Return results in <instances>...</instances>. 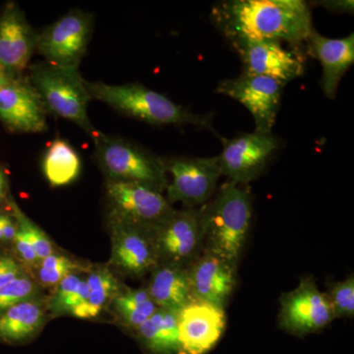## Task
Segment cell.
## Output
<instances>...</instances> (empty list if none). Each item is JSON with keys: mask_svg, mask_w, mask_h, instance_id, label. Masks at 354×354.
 Returning a JSON list of instances; mask_svg holds the SVG:
<instances>
[{"mask_svg": "<svg viewBox=\"0 0 354 354\" xmlns=\"http://www.w3.org/2000/svg\"><path fill=\"white\" fill-rule=\"evenodd\" d=\"M212 17L230 41L306 43L313 31L309 7L302 0H230L216 4Z\"/></svg>", "mask_w": 354, "mask_h": 354, "instance_id": "obj_1", "label": "cell"}, {"mask_svg": "<svg viewBox=\"0 0 354 354\" xmlns=\"http://www.w3.org/2000/svg\"><path fill=\"white\" fill-rule=\"evenodd\" d=\"M250 193L228 181L199 209L203 249L239 265L252 223Z\"/></svg>", "mask_w": 354, "mask_h": 354, "instance_id": "obj_2", "label": "cell"}, {"mask_svg": "<svg viewBox=\"0 0 354 354\" xmlns=\"http://www.w3.org/2000/svg\"><path fill=\"white\" fill-rule=\"evenodd\" d=\"M86 85L92 100L104 102L130 118L152 125H192L214 132L211 115L191 113L189 109L142 84L109 85L100 81H87Z\"/></svg>", "mask_w": 354, "mask_h": 354, "instance_id": "obj_3", "label": "cell"}, {"mask_svg": "<svg viewBox=\"0 0 354 354\" xmlns=\"http://www.w3.org/2000/svg\"><path fill=\"white\" fill-rule=\"evenodd\" d=\"M26 74L48 113L71 121L93 140L97 136L100 131L88 115L92 97L79 69L62 68L43 62L30 64Z\"/></svg>", "mask_w": 354, "mask_h": 354, "instance_id": "obj_4", "label": "cell"}, {"mask_svg": "<svg viewBox=\"0 0 354 354\" xmlns=\"http://www.w3.org/2000/svg\"><path fill=\"white\" fill-rule=\"evenodd\" d=\"M93 141L95 160L108 180L143 184L160 192L167 188L169 179L164 158L101 131Z\"/></svg>", "mask_w": 354, "mask_h": 354, "instance_id": "obj_5", "label": "cell"}, {"mask_svg": "<svg viewBox=\"0 0 354 354\" xmlns=\"http://www.w3.org/2000/svg\"><path fill=\"white\" fill-rule=\"evenodd\" d=\"M93 15L72 9L39 34L37 51L46 64L79 69L93 32Z\"/></svg>", "mask_w": 354, "mask_h": 354, "instance_id": "obj_6", "label": "cell"}, {"mask_svg": "<svg viewBox=\"0 0 354 354\" xmlns=\"http://www.w3.org/2000/svg\"><path fill=\"white\" fill-rule=\"evenodd\" d=\"M165 169L171 177L165 188L167 201L183 203L186 208L206 204L223 176L218 156L171 158L165 160Z\"/></svg>", "mask_w": 354, "mask_h": 354, "instance_id": "obj_7", "label": "cell"}, {"mask_svg": "<svg viewBox=\"0 0 354 354\" xmlns=\"http://www.w3.org/2000/svg\"><path fill=\"white\" fill-rule=\"evenodd\" d=\"M221 141L223 151L218 156L221 174L239 185L258 178L279 147L278 137L272 132L245 133Z\"/></svg>", "mask_w": 354, "mask_h": 354, "instance_id": "obj_8", "label": "cell"}, {"mask_svg": "<svg viewBox=\"0 0 354 354\" xmlns=\"http://www.w3.org/2000/svg\"><path fill=\"white\" fill-rule=\"evenodd\" d=\"M279 302V328L297 337L319 332L335 320L327 295L311 277L300 279L295 290L283 293Z\"/></svg>", "mask_w": 354, "mask_h": 354, "instance_id": "obj_9", "label": "cell"}, {"mask_svg": "<svg viewBox=\"0 0 354 354\" xmlns=\"http://www.w3.org/2000/svg\"><path fill=\"white\" fill-rule=\"evenodd\" d=\"M158 263L188 267L203 251L199 209H176L153 230Z\"/></svg>", "mask_w": 354, "mask_h": 354, "instance_id": "obj_10", "label": "cell"}, {"mask_svg": "<svg viewBox=\"0 0 354 354\" xmlns=\"http://www.w3.org/2000/svg\"><path fill=\"white\" fill-rule=\"evenodd\" d=\"M111 218L153 230L174 211L162 192L143 184L106 181Z\"/></svg>", "mask_w": 354, "mask_h": 354, "instance_id": "obj_11", "label": "cell"}, {"mask_svg": "<svg viewBox=\"0 0 354 354\" xmlns=\"http://www.w3.org/2000/svg\"><path fill=\"white\" fill-rule=\"evenodd\" d=\"M286 84L270 77L242 73L221 81L216 92L243 104L252 115L255 131L271 133Z\"/></svg>", "mask_w": 354, "mask_h": 354, "instance_id": "obj_12", "label": "cell"}, {"mask_svg": "<svg viewBox=\"0 0 354 354\" xmlns=\"http://www.w3.org/2000/svg\"><path fill=\"white\" fill-rule=\"evenodd\" d=\"M241 57L244 74L270 77L283 84L304 73V57L279 41L234 39L230 41Z\"/></svg>", "mask_w": 354, "mask_h": 354, "instance_id": "obj_13", "label": "cell"}, {"mask_svg": "<svg viewBox=\"0 0 354 354\" xmlns=\"http://www.w3.org/2000/svg\"><path fill=\"white\" fill-rule=\"evenodd\" d=\"M48 111L27 74L14 76L0 91V121L11 132L41 133Z\"/></svg>", "mask_w": 354, "mask_h": 354, "instance_id": "obj_14", "label": "cell"}, {"mask_svg": "<svg viewBox=\"0 0 354 354\" xmlns=\"http://www.w3.org/2000/svg\"><path fill=\"white\" fill-rule=\"evenodd\" d=\"M111 263L131 278H142L158 264L153 230L113 218Z\"/></svg>", "mask_w": 354, "mask_h": 354, "instance_id": "obj_15", "label": "cell"}, {"mask_svg": "<svg viewBox=\"0 0 354 354\" xmlns=\"http://www.w3.org/2000/svg\"><path fill=\"white\" fill-rule=\"evenodd\" d=\"M39 34L15 2L0 11V66L10 75L26 73L37 51Z\"/></svg>", "mask_w": 354, "mask_h": 354, "instance_id": "obj_16", "label": "cell"}, {"mask_svg": "<svg viewBox=\"0 0 354 354\" xmlns=\"http://www.w3.org/2000/svg\"><path fill=\"white\" fill-rule=\"evenodd\" d=\"M183 354L209 353L227 327L225 308L193 299L177 312Z\"/></svg>", "mask_w": 354, "mask_h": 354, "instance_id": "obj_17", "label": "cell"}, {"mask_svg": "<svg viewBox=\"0 0 354 354\" xmlns=\"http://www.w3.org/2000/svg\"><path fill=\"white\" fill-rule=\"evenodd\" d=\"M193 299L225 308L237 283V264L204 250L187 267Z\"/></svg>", "mask_w": 354, "mask_h": 354, "instance_id": "obj_18", "label": "cell"}, {"mask_svg": "<svg viewBox=\"0 0 354 354\" xmlns=\"http://www.w3.org/2000/svg\"><path fill=\"white\" fill-rule=\"evenodd\" d=\"M307 51L322 65L321 88L330 100L335 99L339 82L354 62V35L329 39L313 30L306 41Z\"/></svg>", "mask_w": 354, "mask_h": 354, "instance_id": "obj_19", "label": "cell"}, {"mask_svg": "<svg viewBox=\"0 0 354 354\" xmlns=\"http://www.w3.org/2000/svg\"><path fill=\"white\" fill-rule=\"evenodd\" d=\"M158 308L178 312L192 301L187 267L158 263L146 288Z\"/></svg>", "mask_w": 354, "mask_h": 354, "instance_id": "obj_20", "label": "cell"}, {"mask_svg": "<svg viewBox=\"0 0 354 354\" xmlns=\"http://www.w3.org/2000/svg\"><path fill=\"white\" fill-rule=\"evenodd\" d=\"M139 342L152 354H183L177 312L158 308L135 330Z\"/></svg>", "mask_w": 354, "mask_h": 354, "instance_id": "obj_21", "label": "cell"}, {"mask_svg": "<svg viewBox=\"0 0 354 354\" xmlns=\"http://www.w3.org/2000/svg\"><path fill=\"white\" fill-rule=\"evenodd\" d=\"M43 304L28 300L0 314V339L6 342H24L34 337L43 327Z\"/></svg>", "mask_w": 354, "mask_h": 354, "instance_id": "obj_22", "label": "cell"}, {"mask_svg": "<svg viewBox=\"0 0 354 354\" xmlns=\"http://www.w3.org/2000/svg\"><path fill=\"white\" fill-rule=\"evenodd\" d=\"M44 176L53 187L68 185L78 178L81 158L68 142L55 139L46 149L43 158Z\"/></svg>", "mask_w": 354, "mask_h": 354, "instance_id": "obj_23", "label": "cell"}, {"mask_svg": "<svg viewBox=\"0 0 354 354\" xmlns=\"http://www.w3.org/2000/svg\"><path fill=\"white\" fill-rule=\"evenodd\" d=\"M90 295L86 304L77 308L72 315L81 319L95 318L104 307L120 292V283L108 268H97L87 279Z\"/></svg>", "mask_w": 354, "mask_h": 354, "instance_id": "obj_24", "label": "cell"}, {"mask_svg": "<svg viewBox=\"0 0 354 354\" xmlns=\"http://www.w3.org/2000/svg\"><path fill=\"white\" fill-rule=\"evenodd\" d=\"M113 306L123 325L138 329L158 309L146 288L121 290L113 298Z\"/></svg>", "mask_w": 354, "mask_h": 354, "instance_id": "obj_25", "label": "cell"}, {"mask_svg": "<svg viewBox=\"0 0 354 354\" xmlns=\"http://www.w3.org/2000/svg\"><path fill=\"white\" fill-rule=\"evenodd\" d=\"M90 288L87 279L78 274H70L57 285V290L51 298L50 309L55 315L71 314L88 301Z\"/></svg>", "mask_w": 354, "mask_h": 354, "instance_id": "obj_26", "label": "cell"}, {"mask_svg": "<svg viewBox=\"0 0 354 354\" xmlns=\"http://www.w3.org/2000/svg\"><path fill=\"white\" fill-rule=\"evenodd\" d=\"M329 300L330 308L337 319L354 317V276L349 274L344 281L332 283L329 291L326 293Z\"/></svg>", "mask_w": 354, "mask_h": 354, "instance_id": "obj_27", "label": "cell"}, {"mask_svg": "<svg viewBox=\"0 0 354 354\" xmlns=\"http://www.w3.org/2000/svg\"><path fill=\"white\" fill-rule=\"evenodd\" d=\"M38 292V286L28 277L23 276L13 279L0 288V314L14 305L34 299Z\"/></svg>", "mask_w": 354, "mask_h": 354, "instance_id": "obj_28", "label": "cell"}, {"mask_svg": "<svg viewBox=\"0 0 354 354\" xmlns=\"http://www.w3.org/2000/svg\"><path fill=\"white\" fill-rule=\"evenodd\" d=\"M77 267L78 266L69 258L59 254H50L41 260L39 270V281L44 286H57L65 277L73 274Z\"/></svg>", "mask_w": 354, "mask_h": 354, "instance_id": "obj_29", "label": "cell"}, {"mask_svg": "<svg viewBox=\"0 0 354 354\" xmlns=\"http://www.w3.org/2000/svg\"><path fill=\"white\" fill-rule=\"evenodd\" d=\"M12 209L18 227L24 232L28 241H30L32 248H34L38 259L39 261L44 260V258L53 254V245H51L50 239L46 236V234H44L43 230L39 227H37L34 223H32V221L18 209L16 205L13 204Z\"/></svg>", "mask_w": 354, "mask_h": 354, "instance_id": "obj_30", "label": "cell"}, {"mask_svg": "<svg viewBox=\"0 0 354 354\" xmlns=\"http://www.w3.org/2000/svg\"><path fill=\"white\" fill-rule=\"evenodd\" d=\"M12 242L18 258H19L24 264L32 266L39 262V260L38 257H37V254L35 252L34 248H32L30 241H28L24 232H23L19 227L17 228L15 239H14Z\"/></svg>", "mask_w": 354, "mask_h": 354, "instance_id": "obj_31", "label": "cell"}, {"mask_svg": "<svg viewBox=\"0 0 354 354\" xmlns=\"http://www.w3.org/2000/svg\"><path fill=\"white\" fill-rule=\"evenodd\" d=\"M23 276L22 268L13 258L0 256V288Z\"/></svg>", "mask_w": 354, "mask_h": 354, "instance_id": "obj_32", "label": "cell"}, {"mask_svg": "<svg viewBox=\"0 0 354 354\" xmlns=\"http://www.w3.org/2000/svg\"><path fill=\"white\" fill-rule=\"evenodd\" d=\"M17 223L10 216L4 214L1 223L2 241H13L17 232Z\"/></svg>", "mask_w": 354, "mask_h": 354, "instance_id": "obj_33", "label": "cell"}, {"mask_svg": "<svg viewBox=\"0 0 354 354\" xmlns=\"http://www.w3.org/2000/svg\"><path fill=\"white\" fill-rule=\"evenodd\" d=\"M325 6L329 7L330 10L333 11H348L353 12V1H328L325 2Z\"/></svg>", "mask_w": 354, "mask_h": 354, "instance_id": "obj_34", "label": "cell"}, {"mask_svg": "<svg viewBox=\"0 0 354 354\" xmlns=\"http://www.w3.org/2000/svg\"><path fill=\"white\" fill-rule=\"evenodd\" d=\"M8 194V178L6 171L0 167V202L6 201Z\"/></svg>", "mask_w": 354, "mask_h": 354, "instance_id": "obj_35", "label": "cell"}, {"mask_svg": "<svg viewBox=\"0 0 354 354\" xmlns=\"http://www.w3.org/2000/svg\"><path fill=\"white\" fill-rule=\"evenodd\" d=\"M12 77L14 76L10 75L6 69L2 68V67L0 66V91H1L4 86L11 80Z\"/></svg>", "mask_w": 354, "mask_h": 354, "instance_id": "obj_36", "label": "cell"}, {"mask_svg": "<svg viewBox=\"0 0 354 354\" xmlns=\"http://www.w3.org/2000/svg\"><path fill=\"white\" fill-rule=\"evenodd\" d=\"M4 214L0 213V241H2V235H1V223L2 220H3Z\"/></svg>", "mask_w": 354, "mask_h": 354, "instance_id": "obj_37", "label": "cell"}]
</instances>
